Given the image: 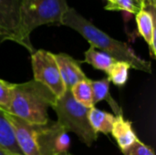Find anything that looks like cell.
Masks as SVG:
<instances>
[{"label":"cell","instance_id":"obj_1","mask_svg":"<svg viewBox=\"0 0 156 155\" xmlns=\"http://www.w3.org/2000/svg\"><path fill=\"white\" fill-rule=\"evenodd\" d=\"M60 25L66 26L80 34L90 46L103 51L118 61L127 62L132 69L152 73V64L139 57L126 42L117 40L94 26L73 7H69L63 15Z\"/></svg>","mask_w":156,"mask_h":155},{"label":"cell","instance_id":"obj_2","mask_svg":"<svg viewBox=\"0 0 156 155\" xmlns=\"http://www.w3.org/2000/svg\"><path fill=\"white\" fill-rule=\"evenodd\" d=\"M57 97L43 84L35 79L23 83H13L8 113L37 126L47 125L50 121L48 109Z\"/></svg>","mask_w":156,"mask_h":155},{"label":"cell","instance_id":"obj_3","mask_svg":"<svg viewBox=\"0 0 156 155\" xmlns=\"http://www.w3.org/2000/svg\"><path fill=\"white\" fill-rule=\"evenodd\" d=\"M69 7L66 0H22L19 31L23 47L34 53L36 49L30 41L31 33L44 25H60Z\"/></svg>","mask_w":156,"mask_h":155},{"label":"cell","instance_id":"obj_4","mask_svg":"<svg viewBox=\"0 0 156 155\" xmlns=\"http://www.w3.org/2000/svg\"><path fill=\"white\" fill-rule=\"evenodd\" d=\"M52 109L57 114V122L66 132L75 133L88 147H91L97 141L98 133L91 128L88 119L90 108L76 101L70 90H66L60 98L57 99Z\"/></svg>","mask_w":156,"mask_h":155},{"label":"cell","instance_id":"obj_5","mask_svg":"<svg viewBox=\"0 0 156 155\" xmlns=\"http://www.w3.org/2000/svg\"><path fill=\"white\" fill-rule=\"evenodd\" d=\"M31 65L36 81L49 89L57 99L65 93L67 90L63 83L55 54L45 49L36 50L31 54Z\"/></svg>","mask_w":156,"mask_h":155},{"label":"cell","instance_id":"obj_6","mask_svg":"<svg viewBox=\"0 0 156 155\" xmlns=\"http://www.w3.org/2000/svg\"><path fill=\"white\" fill-rule=\"evenodd\" d=\"M5 114L13 130L16 143L23 155H41L39 146L40 126L29 124L8 112L5 111Z\"/></svg>","mask_w":156,"mask_h":155},{"label":"cell","instance_id":"obj_7","mask_svg":"<svg viewBox=\"0 0 156 155\" xmlns=\"http://www.w3.org/2000/svg\"><path fill=\"white\" fill-rule=\"evenodd\" d=\"M22 0H0V44L12 41L23 47L19 25Z\"/></svg>","mask_w":156,"mask_h":155},{"label":"cell","instance_id":"obj_8","mask_svg":"<svg viewBox=\"0 0 156 155\" xmlns=\"http://www.w3.org/2000/svg\"><path fill=\"white\" fill-rule=\"evenodd\" d=\"M55 58L67 90H70L80 80L88 79L80 67V61L66 53L55 54Z\"/></svg>","mask_w":156,"mask_h":155},{"label":"cell","instance_id":"obj_9","mask_svg":"<svg viewBox=\"0 0 156 155\" xmlns=\"http://www.w3.org/2000/svg\"><path fill=\"white\" fill-rule=\"evenodd\" d=\"M111 134L117 143L119 149L124 154L138 140V136L130 121L124 119L123 115L115 116Z\"/></svg>","mask_w":156,"mask_h":155},{"label":"cell","instance_id":"obj_10","mask_svg":"<svg viewBox=\"0 0 156 155\" xmlns=\"http://www.w3.org/2000/svg\"><path fill=\"white\" fill-rule=\"evenodd\" d=\"M152 10L142 8L136 15L135 20L139 35L147 43L151 56L156 58L155 47V16Z\"/></svg>","mask_w":156,"mask_h":155},{"label":"cell","instance_id":"obj_11","mask_svg":"<svg viewBox=\"0 0 156 155\" xmlns=\"http://www.w3.org/2000/svg\"><path fill=\"white\" fill-rule=\"evenodd\" d=\"M90 83H91V88H92L94 105L102 100H105L112 108L113 114L115 116L123 115L121 106L117 103V101L112 98V96L110 93L111 82L108 78H104V79H98V80H91Z\"/></svg>","mask_w":156,"mask_h":155},{"label":"cell","instance_id":"obj_12","mask_svg":"<svg viewBox=\"0 0 156 155\" xmlns=\"http://www.w3.org/2000/svg\"><path fill=\"white\" fill-rule=\"evenodd\" d=\"M88 119L91 128L95 132H101L102 134L108 135L112 132L115 115L92 107L89 110Z\"/></svg>","mask_w":156,"mask_h":155},{"label":"cell","instance_id":"obj_13","mask_svg":"<svg viewBox=\"0 0 156 155\" xmlns=\"http://www.w3.org/2000/svg\"><path fill=\"white\" fill-rule=\"evenodd\" d=\"M0 149L6 153L23 155L16 143L13 130L5 117V111L0 110Z\"/></svg>","mask_w":156,"mask_h":155},{"label":"cell","instance_id":"obj_14","mask_svg":"<svg viewBox=\"0 0 156 155\" xmlns=\"http://www.w3.org/2000/svg\"><path fill=\"white\" fill-rule=\"evenodd\" d=\"M117 60L108 55L107 53L101 51L94 47L90 46L85 52H84V59L80 61V63H87L92 66L93 69L101 70L103 72L108 73L112 65Z\"/></svg>","mask_w":156,"mask_h":155},{"label":"cell","instance_id":"obj_15","mask_svg":"<svg viewBox=\"0 0 156 155\" xmlns=\"http://www.w3.org/2000/svg\"><path fill=\"white\" fill-rule=\"evenodd\" d=\"M90 81L91 79H89L80 80L70 90L75 100L90 109L95 106L93 102V93Z\"/></svg>","mask_w":156,"mask_h":155},{"label":"cell","instance_id":"obj_16","mask_svg":"<svg viewBox=\"0 0 156 155\" xmlns=\"http://www.w3.org/2000/svg\"><path fill=\"white\" fill-rule=\"evenodd\" d=\"M131 69V66L127 62L117 60L107 73V78L109 79L110 82H112L115 86L122 88L125 86L129 79V73Z\"/></svg>","mask_w":156,"mask_h":155},{"label":"cell","instance_id":"obj_17","mask_svg":"<svg viewBox=\"0 0 156 155\" xmlns=\"http://www.w3.org/2000/svg\"><path fill=\"white\" fill-rule=\"evenodd\" d=\"M104 9L109 11H125L136 15L142 9V6L137 0H114L108 2Z\"/></svg>","mask_w":156,"mask_h":155},{"label":"cell","instance_id":"obj_18","mask_svg":"<svg viewBox=\"0 0 156 155\" xmlns=\"http://www.w3.org/2000/svg\"><path fill=\"white\" fill-rule=\"evenodd\" d=\"M12 88L13 83L0 79V110L5 112H8L9 111L12 96Z\"/></svg>","mask_w":156,"mask_h":155},{"label":"cell","instance_id":"obj_19","mask_svg":"<svg viewBox=\"0 0 156 155\" xmlns=\"http://www.w3.org/2000/svg\"><path fill=\"white\" fill-rule=\"evenodd\" d=\"M70 147V137L68 134V132H66L64 129H62L59 133L58 134L56 141H55V150L56 153H66L69 152V149Z\"/></svg>","mask_w":156,"mask_h":155},{"label":"cell","instance_id":"obj_20","mask_svg":"<svg viewBox=\"0 0 156 155\" xmlns=\"http://www.w3.org/2000/svg\"><path fill=\"white\" fill-rule=\"evenodd\" d=\"M124 155H155V153L153 148L138 140Z\"/></svg>","mask_w":156,"mask_h":155},{"label":"cell","instance_id":"obj_21","mask_svg":"<svg viewBox=\"0 0 156 155\" xmlns=\"http://www.w3.org/2000/svg\"><path fill=\"white\" fill-rule=\"evenodd\" d=\"M152 9V11H155V0H147V8Z\"/></svg>","mask_w":156,"mask_h":155},{"label":"cell","instance_id":"obj_22","mask_svg":"<svg viewBox=\"0 0 156 155\" xmlns=\"http://www.w3.org/2000/svg\"><path fill=\"white\" fill-rule=\"evenodd\" d=\"M142 8H147V0H137Z\"/></svg>","mask_w":156,"mask_h":155},{"label":"cell","instance_id":"obj_23","mask_svg":"<svg viewBox=\"0 0 156 155\" xmlns=\"http://www.w3.org/2000/svg\"><path fill=\"white\" fill-rule=\"evenodd\" d=\"M56 155H72L71 153H69V152H66V153H58Z\"/></svg>","mask_w":156,"mask_h":155},{"label":"cell","instance_id":"obj_24","mask_svg":"<svg viewBox=\"0 0 156 155\" xmlns=\"http://www.w3.org/2000/svg\"><path fill=\"white\" fill-rule=\"evenodd\" d=\"M0 155H7V153L5 151H3L2 149H0Z\"/></svg>","mask_w":156,"mask_h":155},{"label":"cell","instance_id":"obj_25","mask_svg":"<svg viewBox=\"0 0 156 155\" xmlns=\"http://www.w3.org/2000/svg\"><path fill=\"white\" fill-rule=\"evenodd\" d=\"M108 2H112V1H114V0H107Z\"/></svg>","mask_w":156,"mask_h":155},{"label":"cell","instance_id":"obj_26","mask_svg":"<svg viewBox=\"0 0 156 155\" xmlns=\"http://www.w3.org/2000/svg\"><path fill=\"white\" fill-rule=\"evenodd\" d=\"M7 155H17V154H11V153H7Z\"/></svg>","mask_w":156,"mask_h":155}]
</instances>
